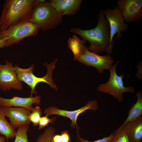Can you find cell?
<instances>
[{"label": "cell", "mask_w": 142, "mask_h": 142, "mask_svg": "<svg viewBox=\"0 0 142 142\" xmlns=\"http://www.w3.org/2000/svg\"><path fill=\"white\" fill-rule=\"evenodd\" d=\"M101 9L98 15V23L94 28L83 30L72 28L70 32L81 36L85 40L88 41L90 45L88 47L90 52L99 55L106 52L108 54L112 52L114 45L110 43V28L108 22L105 17Z\"/></svg>", "instance_id": "obj_1"}, {"label": "cell", "mask_w": 142, "mask_h": 142, "mask_svg": "<svg viewBox=\"0 0 142 142\" xmlns=\"http://www.w3.org/2000/svg\"><path fill=\"white\" fill-rule=\"evenodd\" d=\"M43 0H6L0 17V31L28 22L36 5Z\"/></svg>", "instance_id": "obj_2"}, {"label": "cell", "mask_w": 142, "mask_h": 142, "mask_svg": "<svg viewBox=\"0 0 142 142\" xmlns=\"http://www.w3.org/2000/svg\"><path fill=\"white\" fill-rule=\"evenodd\" d=\"M63 16L45 1L37 3L28 21L39 26L44 31L52 29L62 22Z\"/></svg>", "instance_id": "obj_3"}, {"label": "cell", "mask_w": 142, "mask_h": 142, "mask_svg": "<svg viewBox=\"0 0 142 142\" xmlns=\"http://www.w3.org/2000/svg\"><path fill=\"white\" fill-rule=\"evenodd\" d=\"M57 61V59H55L50 64H48L46 62L44 63L43 65L47 68V73L45 76L42 78L37 77L33 74V71L34 68V64L27 69L20 68L16 65L14 67V68L18 80L24 82L31 88L30 95L33 96V94L36 95L37 94L35 87L40 82L45 83L52 88L54 89L56 91H57V88L52 78L53 72Z\"/></svg>", "instance_id": "obj_4"}, {"label": "cell", "mask_w": 142, "mask_h": 142, "mask_svg": "<svg viewBox=\"0 0 142 142\" xmlns=\"http://www.w3.org/2000/svg\"><path fill=\"white\" fill-rule=\"evenodd\" d=\"M119 62V61H118L109 70L110 75L108 81L105 83L99 84L97 90L99 92L112 95L120 103L123 100V94L124 93H134L135 92L132 87H125L124 86L123 78L124 76L123 74L118 75L117 74L116 68Z\"/></svg>", "instance_id": "obj_5"}, {"label": "cell", "mask_w": 142, "mask_h": 142, "mask_svg": "<svg viewBox=\"0 0 142 142\" xmlns=\"http://www.w3.org/2000/svg\"><path fill=\"white\" fill-rule=\"evenodd\" d=\"M40 29L36 25L27 22L11 26L0 31V37L6 41L5 47L19 44L25 38L36 36Z\"/></svg>", "instance_id": "obj_6"}, {"label": "cell", "mask_w": 142, "mask_h": 142, "mask_svg": "<svg viewBox=\"0 0 142 142\" xmlns=\"http://www.w3.org/2000/svg\"><path fill=\"white\" fill-rule=\"evenodd\" d=\"M74 59L86 65L95 68L100 74H103L105 70H109L114 63L111 55L102 56L95 53L90 51L85 45L78 54L74 55Z\"/></svg>", "instance_id": "obj_7"}, {"label": "cell", "mask_w": 142, "mask_h": 142, "mask_svg": "<svg viewBox=\"0 0 142 142\" xmlns=\"http://www.w3.org/2000/svg\"><path fill=\"white\" fill-rule=\"evenodd\" d=\"M103 13L109 23L110 43L114 45L113 39L114 36L117 34L116 40L121 38V33H124L128 29V25L125 22L120 12L116 6L111 9L107 8L103 11Z\"/></svg>", "instance_id": "obj_8"}, {"label": "cell", "mask_w": 142, "mask_h": 142, "mask_svg": "<svg viewBox=\"0 0 142 142\" xmlns=\"http://www.w3.org/2000/svg\"><path fill=\"white\" fill-rule=\"evenodd\" d=\"M98 109L97 100H90L84 106L76 110L68 111L60 109L57 107L54 106L45 109L44 114L48 116L51 115H57L69 118L72 121L70 126L74 129L76 126L77 132L79 131L78 129H79L77 123V120L79 115L88 109L96 111Z\"/></svg>", "instance_id": "obj_9"}, {"label": "cell", "mask_w": 142, "mask_h": 142, "mask_svg": "<svg viewBox=\"0 0 142 142\" xmlns=\"http://www.w3.org/2000/svg\"><path fill=\"white\" fill-rule=\"evenodd\" d=\"M6 62L4 65L0 64V89L4 91L12 89L22 90L23 84L18 79L13 64L6 59Z\"/></svg>", "instance_id": "obj_10"}, {"label": "cell", "mask_w": 142, "mask_h": 142, "mask_svg": "<svg viewBox=\"0 0 142 142\" xmlns=\"http://www.w3.org/2000/svg\"><path fill=\"white\" fill-rule=\"evenodd\" d=\"M116 7L126 23L135 22L142 17V0H118Z\"/></svg>", "instance_id": "obj_11"}, {"label": "cell", "mask_w": 142, "mask_h": 142, "mask_svg": "<svg viewBox=\"0 0 142 142\" xmlns=\"http://www.w3.org/2000/svg\"><path fill=\"white\" fill-rule=\"evenodd\" d=\"M5 116L10 121L9 124L15 130L20 126L30 124L28 116L31 112L22 107H3Z\"/></svg>", "instance_id": "obj_12"}, {"label": "cell", "mask_w": 142, "mask_h": 142, "mask_svg": "<svg viewBox=\"0 0 142 142\" xmlns=\"http://www.w3.org/2000/svg\"><path fill=\"white\" fill-rule=\"evenodd\" d=\"M41 100L40 96L38 95L34 97L30 95L28 98L15 96L11 99L5 98L0 97V105L5 107H22L32 112L34 108L32 106V104H39Z\"/></svg>", "instance_id": "obj_13"}, {"label": "cell", "mask_w": 142, "mask_h": 142, "mask_svg": "<svg viewBox=\"0 0 142 142\" xmlns=\"http://www.w3.org/2000/svg\"><path fill=\"white\" fill-rule=\"evenodd\" d=\"M49 2L54 8L62 16H72L80 9L82 0H51Z\"/></svg>", "instance_id": "obj_14"}, {"label": "cell", "mask_w": 142, "mask_h": 142, "mask_svg": "<svg viewBox=\"0 0 142 142\" xmlns=\"http://www.w3.org/2000/svg\"><path fill=\"white\" fill-rule=\"evenodd\" d=\"M122 129L131 142H141L142 139V115L134 121L128 122L117 129Z\"/></svg>", "instance_id": "obj_15"}, {"label": "cell", "mask_w": 142, "mask_h": 142, "mask_svg": "<svg viewBox=\"0 0 142 142\" xmlns=\"http://www.w3.org/2000/svg\"><path fill=\"white\" fill-rule=\"evenodd\" d=\"M137 101L129 110L128 115L121 127L126 123L133 121L142 115V92L139 90L136 93Z\"/></svg>", "instance_id": "obj_16"}, {"label": "cell", "mask_w": 142, "mask_h": 142, "mask_svg": "<svg viewBox=\"0 0 142 142\" xmlns=\"http://www.w3.org/2000/svg\"><path fill=\"white\" fill-rule=\"evenodd\" d=\"M16 131L7 121L4 115L3 107L0 105V134L5 137L8 141L15 137Z\"/></svg>", "instance_id": "obj_17"}, {"label": "cell", "mask_w": 142, "mask_h": 142, "mask_svg": "<svg viewBox=\"0 0 142 142\" xmlns=\"http://www.w3.org/2000/svg\"><path fill=\"white\" fill-rule=\"evenodd\" d=\"M85 41L80 39L75 35L73 36L72 38H69L68 42V46L74 55L78 54L84 46Z\"/></svg>", "instance_id": "obj_18"}, {"label": "cell", "mask_w": 142, "mask_h": 142, "mask_svg": "<svg viewBox=\"0 0 142 142\" xmlns=\"http://www.w3.org/2000/svg\"><path fill=\"white\" fill-rule=\"evenodd\" d=\"M30 124L20 126L16 131L14 142H29L27 136Z\"/></svg>", "instance_id": "obj_19"}, {"label": "cell", "mask_w": 142, "mask_h": 142, "mask_svg": "<svg viewBox=\"0 0 142 142\" xmlns=\"http://www.w3.org/2000/svg\"><path fill=\"white\" fill-rule=\"evenodd\" d=\"M55 133V130L53 127L49 126L45 129L42 134L38 137L36 142H53V138Z\"/></svg>", "instance_id": "obj_20"}, {"label": "cell", "mask_w": 142, "mask_h": 142, "mask_svg": "<svg viewBox=\"0 0 142 142\" xmlns=\"http://www.w3.org/2000/svg\"><path fill=\"white\" fill-rule=\"evenodd\" d=\"M114 135L110 142H131L125 131L122 129L114 131Z\"/></svg>", "instance_id": "obj_21"}, {"label": "cell", "mask_w": 142, "mask_h": 142, "mask_svg": "<svg viewBox=\"0 0 142 142\" xmlns=\"http://www.w3.org/2000/svg\"><path fill=\"white\" fill-rule=\"evenodd\" d=\"M42 114V110L40 107L37 106L28 116L30 122L32 123L34 126L38 125L39 122Z\"/></svg>", "instance_id": "obj_22"}, {"label": "cell", "mask_w": 142, "mask_h": 142, "mask_svg": "<svg viewBox=\"0 0 142 142\" xmlns=\"http://www.w3.org/2000/svg\"><path fill=\"white\" fill-rule=\"evenodd\" d=\"M48 117L46 115L41 117L38 124L39 130L44 128L49 123H53L57 118L56 116L51 118H48Z\"/></svg>", "instance_id": "obj_23"}, {"label": "cell", "mask_w": 142, "mask_h": 142, "mask_svg": "<svg viewBox=\"0 0 142 142\" xmlns=\"http://www.w3.org/2000/svg\"><path fill=\"white\" fill-rule=\"evenodd\" d=\"M77 139L80 142H110L113 139L114 135V133H113L110 134L109 136L104 137V138L96 140L90 141L87 140H85L82 138L79 133V132H77Z\"/></svg>", "instance_id": "obj_24"}, {"label": "cell", "mask_w": 142, "mask_h": 142, "mask_svg": "<svg viewBox=\"0 0 142 142\" xmlns=\"http://www.w3.org/2000/svg\"><path fill=\"white\" fill-rule=\"evenodd\" d=\"M61 142H71L68 131L66 130L62 132L60 134Z\"/></svg>", "instance_id": "obj_25"}, {"label": "cell", "mask_w": 142, "mask_h": 142, "mask_svg": "<svg viewBox=\"0 0 142 142\" xmlns=\"http://www.w3.org/2000/svg\"><path fill=\"white\" fill-rule=\"evenodd\" d=\"M137 68L138 71L136 74V77L139 79H142V61H140L137 66Z\"/></svg>", "instance_id": "obj_26"}, {"label": "cell", "mask_w": 142, "mask_h": 142, "mask_svg": "<svg viewBox=\"0 0 142 142\" xmlns=\"http://www.w3.org/2000/svg\"><path fill=\"white\" fill-rule=\"evenodd\" d=\"M53 142H61L60 135L55 134L52 139Z\"/></svg>", "instance_id": "obj_27"}, {"label": "cell", "mask_w": 142, "mask_h": 142, "mask_svg": "<svg viewBox=\"0 0 142 142\" xmlns=\"http://www.w3.org/2000/svg\"><path fill=\"white\" fill-rule=\"evenodd\" d=\"M5 43V40L3 38L0 37V48L4 47Z\"/></svg>", "instance_id": "obj_28"}, {"label": "cell", "mask_w": 142, "mask_h": 142, "mask_svg": "<svg viewBox=\"0 0 142 142\" xmlns=\"http://www.w3.org/2000/svg\"><path fill=\"white\" fill-rule=\"evenodd\" d=\"M6 139L4 136H0V142H6Z\"/></svg>", "instance_id": "obj_29"}]
</instances>
